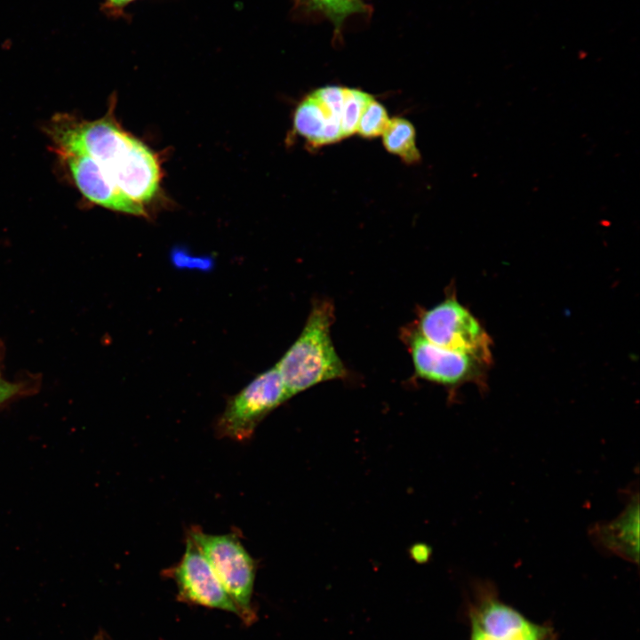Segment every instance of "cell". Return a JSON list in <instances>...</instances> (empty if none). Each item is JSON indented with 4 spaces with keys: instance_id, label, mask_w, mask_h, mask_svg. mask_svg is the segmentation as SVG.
Here are the masks:
<instances>
[{
    "instance_id": "6da1fadb",
    "label": "cell",
    "mask_w": 640,
    "mask_h": 640,
    "mask_svg": "<svg viewBox=\"0 0 640 640\" xmlns=\"http://www.w3.org/2000/svg\"><path fill=\"white\" fill-rule=\"evenodd\" d=\"M333 320L332 303L327 300L315 301L300 334L276 364L290 397L347 376L331 337Z\"/></svg>"
},
{
    "instance_id": "7a4b0ae2",
    "label": "cell",
    "mask_w": 640,
    "mask_h": 640,
    "mask_svg": "<svg viewBox=\"0 0 640 640\" xmlns=\"http://www.w3.org/2000/svg\"><path fill=\"white\" fill-rule=\"evenodd\" d=\"M203 553L221 585L239 611V618L246 625L252 624L256 612L252 594L256 564L237 535L234 532L210 534L193 526L187 534Z\"/></svg>"
},
{
    "instance_id": "3957f363",
    "label": "cell",
    "mask_w": 640,
    "mask_h": 640,
    "mask_svg": "<svg viewBox=\"0 0 640 640\" xmlns=\"http://www.w3.org/2000/svg\"><path fill=\"white\" fill-rule=\"evenodd\" d=\"M416 329L434 344L468 355L479 363L491 360L490 337L454 297L423 311Z\"/></svg>"
},
{
    "instance_id": "277c9868",
    "label": "cell",
    "mask_w": 640,
    "mask_h": 640,
    "mask_svg": "<svg viewBox=\"0 0 640 640\" xmlns=\"http://www.w3.org/2000/svg\"><path fill=\"white\" fill-rule=\"evenodd\" d=\"M289 398L282 378L273 366L228 400L216 420L215 432L221 438L248 441L263 418Z\"/></svg>"
},
{
    "instance_id": "5b68a950",
    "label": "cell",
    "mask_w": 640,
    "mask_h": 640,
    "mask_svg": "<svg viewBox=\"0 0 640 640\" xmlns=\"http://www.w3.org/2000/svg\"><path fill=\"white\" fill-rule=\"evenodd\" d=\"M116 187L144 206L158 193L161 172L156 155L142 141L127 133L98 162Z\"/></svg>"
},
{
    "instance_id": "8992f818",
    "label": "cell",
    "mask_w": 640,
    "mask_h": 640,
    "mask_svg": "<svg viewBox=\"0 0 640 640\" xmlns=\"http://www.w3.org/2000/svg\"><path fill=\"white\" fill-rule=\"evenodd\" d=\"M469 640H553L552 630L500 601L489 584L476 588L469 607Z\"/></svg>"
},
{
    "instance_id": "52a82bcc",
    "label": "cell",
    "mask_w": 640,
    "mask_h": 640,
    "mask_svg": "<svg viewBox=\"0 0 640 640\" xmlns=\"http://www.w3.org/2000/svg\"><path fill=\"white\" fill-rule=\"evenodd\" d=\"M164 574L175 582L179 601L221 610L239 617L235 603L189 537L186 538L185 551L179 563L164 570Z\"/></svg>"
},
{
    "instance_id": "ba28073f",
    "label": "cell",
    "mask_w": 640,
    "mask_h": 640,
    "mask_svg": "<svg viewBox=\"0 0 640 640\" xmlns=\"http://www.w3.org/2000/svg\"><path fill=\"white\" fill-rule=\"evenodd\" d=\"M404 335L419 378L440 385L456 386L474 375L476 361L469 356L430 342L416 328L406 330Z\"/></svg>"
},
{
    "instance_id": "9c48e42d",
    "label": "cell",
    "mask_w": 640,
    "mask_h": 640,
    "mask_svg": "<svg viewBox=\"0 0 640 640\" xmlns=\"http://www.w3.org/2000/svg\"><path fill=\"white\" fill-rule=\"evenodd\" d=\"M80 192L91 202L116 212L147 216L145 206L125 196L107 175L100 164L80 152L60 153Z\"/></svg>"
},
{
    "instance_id": "30bf717a",
    "label": "cell",
    "mask_w": 640,
    "mask_h": 640,
    "mask_svg": "<svg viewBox=\"0 0 640 640\" xmlns=\"http://www.w3.org/2000/svg\"><path fill=\"white\" fill-rule=\"evenodd\" d=\"M343 101L336 92H312L294 111V130L315 146L340 140Z\"/></svg>"
},
{
    "instance_id": "8fae6325",
    "label": "cell",
    "mask_w": 640,
    "mask_h": 640,
    "mask_svg": "<svg viewBox=\"0 0 640 640\" xmlns=\"http://www.w3.org/2000/svg\"><path fill=\"white\" fill-rule=\"evenodd\" d=\"M598 548L629 562L639 561V498L629 497L623 511L612 521L597 524L590 531Z\"/></svg>"
},
{
    "instance_id": "7c38bea8",
    "label": "cell",
    "mask_w": 640,
    "mask_h": 640,
    "mask_svg": "<svg viewBox=\"0 0 640 640\" xmlns=\"http://www.w3.org/2000/svg\"><path fill=\"white\" fill-rule=\"evenodd\" d=\"M385 148L400 156L407 164L420 161V152L415 143V129L406 119L395 117L389 120L382 134Z\"/></svg>"
},
{
    "instance_id": "4fadbf2b",
    "label": "cell",
    "mask_w": 640,
    "mask_h": 640,
    "mask_svg": "<svg viewBox=\"0 0 640 640\" xmlns=\"http://www.w3.org/2000/svg\"><path fill=\"white\" fill-rule=\"evenodd\" d=\"M302 2L308 9L318 12L328 18L336 32L340 30L349 16L369 12V6L363 0H302Z\"/></svg>"
},
{
    "instance_id": "5bb4252c",
    "label": "cell",
    "mask_w": 640,
    "mask_h": 640,
    "mask_svg": "<svg viewBox=\"0 0 640 640\" xmlns=\"http://www.w3.org/2000/svg\"><path fill=\"white\" fill-rule=\"evenodd\" d=\"M372 96L363 91L344 88V101L341 114L343 137L356 132L361 115Z\"/></svg>"
},
{
    "instance_id": "9a60e30c",
    "label": "cell",
    "mask_w": 640,
    "mask_h": 640,
    "mask_svg": "<svg viewBox=\"0 0 640 640\" xmlns=\"http://www.w3.org/2000/svg\"><path fill=\"white\" fill-rule=\"evenodd\" d=\"M389 120L384 106L372 97L361 115L356 132L364 138L382 135Z\"/></svg>"
},
{
    "instance_id": "2e32d148",
    "label": "cell",
    "mask_w": 640,
    "mask_h": 640,
    "mask_svg": "<svg viewBox=\"0 0 640 640\" xmlns=\"http://www.w3.org/2000/svg\"><path fill=\"white\" fill-rule=\"evenodd\" d=\"M19 386L0 379V404L19 391Z\"/></svg>"
},
{
    "instance_id": "e0dca14e",
    "label": "cell",
    "mask_w": 640,
    "mask_h": 640,
    "mask_svg": "<svg viewBox=\"0 0 640 640\" xmlns=\"http://www.w3.org/2000/svg\"><path fill=\"white\" fill-rule=\"evenodd\" d=\"M115 5H124L132 0H109Z\"/></svg>"
},
{
    "instance_id": "ac0fdd59",
    "label": "cell",
    "mask_w": 640,
    "mask_h": 640,
    "mask_svg": "<svg viewBox=\"0 0 640 640\" xmlns=\"http://www.w3.org/2000/svg\"><path fill=\"white\" fill-rule=\"evenodd\" d=\"M92 640H106L102 633L97 634Z\"/></svg>"
}]
</instances>
